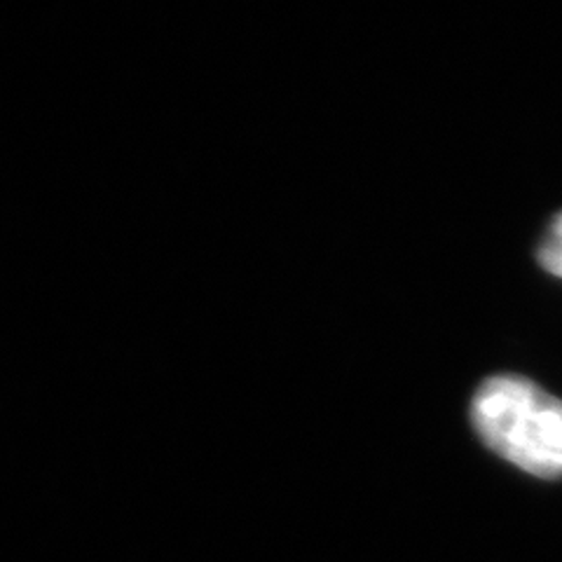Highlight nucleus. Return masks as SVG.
<instances>
[{
	"instance_id": "obj_1",
	"label": "nucleus",
	"mask_w": 562,
	"mask_h": 562,
	"mask_svg": "<svg viewBox=\"0 0 562 562\" xmlns=\"http://www.w3.org/2000/svg\"><path fill=\"white\" fill-rule=\"evenodd\" d=\"M483 443L539 479L562 476V401L518 375L487 378L471 401Z\"/></svg>"
},
{
	"instance_id": "obj_2",
	"label": "nucleus",
	"mask_w": 562,
	"mask_h": 562,
	"mask_svg": "<svg viewBox=\"0 0 562 562\" xmlns=\"http://www.w3.org/2000/svg\"><path fill=\"white\" fill-rule=\"evenodd\" d=\"M537 258L543 270L562 279V211L551 221L547 235H543Z\"/></svg>"
}]
</instances>
